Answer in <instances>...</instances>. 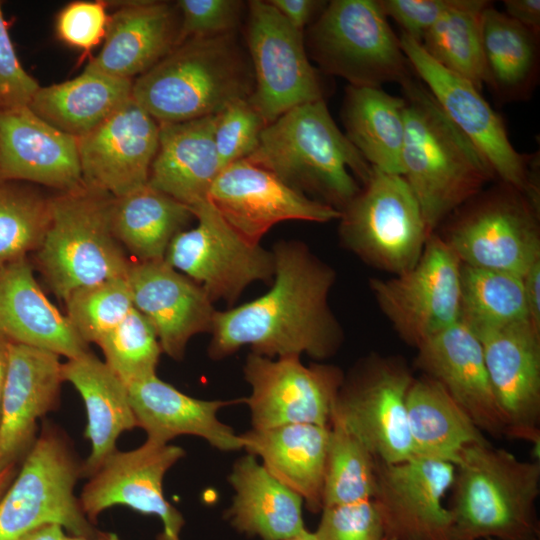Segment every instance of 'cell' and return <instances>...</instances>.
Returning a JSON list of instances; mask_svg holds the SVG:
<instances>
[{"label": "cell", "mask_w": 540, "mask_h": 540, "mask_svg": "<svg viewBox=\"0 0 540 540\" xmlns=\"http://www.w3.org/2000/svg\"><path fill=\"white\" fill-rule=\"evenodd\" d=\"M417 367L440 383L482 432L506 435L481 344L461 320L416 347Z\"/></svg>", "instance_id": "25"}, {"label": "cell", "mask_w": 540, "mask_h": 540, "mask_svg": "<svg viewBox=\"0 0 540 540\" xmlns=\"http://www.w3.org/2000/svg\"><path fill=\"white\" fill-rule=\"evenodd\" d=\"M39 87L15 53L0 4V108L29 105Z\"/></svg>", "instance_id": "48"}, {"label": "cell", "mask_w": 540, "mask_h": 540, "mask_svg": "<svg viewBox=\"0 0 540 540\" xmlns=\"http://www.w3.org/2000/svg\"><path fill=\"white\" fill-rule=\"evenodd\" d=\"M77 139L86 187L120 198L148 184L159 146V123L132 96Z\"/></svg>", "instance_id": "20"}, {"label": "cell", "mask_w": 540, "mask_h": 540, "mask_svg": "<svg viewBox=\"0 0 540 540\" xmlns=\"http://www.w3.org/2000/svg\"><path fill=\"white\" fill-rule=\"evenodd\" d=\"M401 88L405 101L402 177L433 234L448 215L480 194L496 177L419 79L411 78Z\"/></svg>", "instance_id": "2"}, {"label": "cell", "mask_w": 540, "mask_h": 540, "mask_svg": "<svg viewBox=\"0 0 540 540\" xmlns=\"http://www.w3.org/2000/svg\"><path fill=\"white\" fill-rule=\"evenodd\" d=\"M523 285L528 320L540 331V260L523 276Z\"/></svg>", "instance_id": "51"}, {"label": "cell", "mask_w": 540, "mask_h": 540, "mask_svg": "<svg viewBox=\"0 0 540 540\" xmlns=\"http://www.w3.org/2000/svg\"><path fill=\"white\" fill-rule=\"evenodd\" d=\"M229 482L235 495L227 517L239 532L261 540H287L305 528L303 499L274 478L257 457L234 464Z\"/></svg>", "instance_id": "32"}, {"label": "cell", "mask_w": 540, "mask_h": 540, "mask_svg": "<svg viewBox=\"0 0 540 540\" xmlns=\"http://www.w3.org/2000/svg\"><path fill=\"white\" fill-rule=\"evenodd\" d=\"M403 97L381 88L348 85L341 118L345 135L374 168L402 176L404 141Z\"/></svg>", "instance_id": "34"}, {"label": "cell", "mask_w": 540, "mask_h": 540, "mask_svg": "<svg viewBox=\"0 0 540 540\" xmlns=\"http://www.w3.org/2000/svg\"><path fill=\"white\" fill-rule=\"evenodd\" d=\"M237 0H180L181 14L177 45L189 39L236 33L244 8Z\"/></svg>", "instance_id": "45"}, {"label": "cell", "mask_w": 540, "mask_h": 540, "mask_svg": "<svg viewBox=\"0 0 540 540\" xmlns=\"http://www.w3.org/2000/svg\"><path fill=\"white\" fill-rule=\"evenodd\" d=\"M12 473H13V466H9L3 470H0V498L4 493L5 487L9 483Z\"/></svg>", "instance_id": "56"}, {"label": "cell", "mask_w": 540, "mask_h": 540, "mask_svg": "<svg viewBox=\"0 0 540 540\" xmlns=\"http://www.w3.org/2000/svg\"><path fill=\"white\" fill-rule=\"evenodd\" d=\"M295 29L302 31L312 17L325 7V1L270 0L268 1Z\"/></svg>", "instance_id": "50"}, {"label": "cell", "mask_w": 540, "mask_h": 540, "mask_svg": "<svg viewBox=\"0 0 540 540\" xmlns=\"http://www.w3.org/2000/svg\"><path fill=\"white\" fill-rule=\"evenodd\" d=\"M505 14L535 34L540 32L539 0H505Z\"/></svg>", "instance_id": "52"}, {"label": "cell", "mask_w": 540, "mask_h": 540, "mask_svg": "<svg viewBox=\"0 0 540 540\" xmlns=\"http://www.w3.org/2000/svg\"><path fill=\"white\" fill-rule=\"evenodd\" d=\"M451 487L454 540H536L539 461L519 460L486 439L462 451Z\"/></svg>", "instance_id": "5"}, {"label": "cell", "mask_w": 540, "mask_h": 540, "mask_svg": "<svg viewBox=\"0 0 540 540\" xmlns=\"http://www.w3.org/2000/svg\"><path fill=\"white\" fill-rule=\"evenodd\" d=\"M191 211L198 224L172 239L164 260L199 284L213 303L232 306L250 284L273 280L272 251L243 239L208 200Z\"/></svg>", "instance_id": "12"}, {"label": "cell", "mask_w": 540, "mask_h": 540, "mask_svg": "<svg viewBox=\"0 0 540 540\" xmlns=\"http://www.w3.org/2000/svg\"><path fill=\"white\" fill-rule=\"evenodd\" d=\"M114 197L83 186L50 199V220L37 252L39 267L57 298L127 277L132 261L112 227Z\"/></svg>", "instance_id": "6"}, {"label": "cell", "mask_w": 540, "mask_h": 540, "mask_svg": "<svg viewBox=\"0 0 540 540\" xmlns=\"http://www.w3.org/2000/svg\"><path fill=\"white\" fill-rule=\"evenodd\" d=\"M216 115L159 124V146L148 184L190 209L208 200L221 171L215 142Z\"/></svg>", "instance_id": "29"}, {"label": "cell", "mask_w": 540, "mask_h": 540, "mask_svg": "<svg viewBox=\"0 0 540 540\" xmlns=\"http://www.w3.org/2000/svg\"><path fill=\"white\" fill-rule=\"evenodd\" d=\"M247 6V53L254 76L248 100L268 125L294 107L323 99V90L303 32L268 1L252 0Z\"/></svg>", "instance_id": "13"}, {"label": "cell", "mask_w": 540, "mask_h": 540, "mask_svg": "<svg viewBox=\"0 0 540 540\" xmlns=\"http://www.w3.org/2000/svg\"><path fill=\"white\" fill-rule=\"evenodd\" d=\"M271 251V288L237 307L216 310L208 347L212 359L243 346L268 358L325 359L341 346L343 330L329 305L335 270L298 240H281Z\"/></svg>", "instance_id": "1"}, {"label": "cell", "mask_w": 540, "mask_h": 540, "mask_svg": "<svg viewBox=\"0 0 540 540\" xmlns=\"http://www.w3.org/2000/svg\"><path fill=\"white\" fill-rule=\"evenodd\" d=\"M50 220V199L0 186V266L37 251Z\"/></svg>", "instance_id": "43"}, {"label": "cell", "mask_w": 540, "mask_h": 540, "mask_svg": "<svg viewBox=\"0 0 540 540\" xmlns=\"http://www.w3.org/2000/svg\"><path fill=\"white\" fill-rule=\"evenodd\" d=\"M406 410L414 457L455 466L466 447L486 440L443 386L426 375L413 379Z\"/></svg>", "instance_id": "33"}, {"label": "cell", "mask_w": 540, "mask_h": 540, "mask_svg": "<svg viewBox=\"0 0 540 540\" xmlns=\"http://www.w3.org/2000/svg\"><path fill=\"white\" fill-rule=\"evenodd\" d=\"M342 243L369 265L394 275L411 269L431 235L406 180L372 167L367 182L341 210Z\"/></svg>", "instance_id": "9"}, {"label": "cell", "mask_w": 540, "mask_h": 540, "mask_svg": "<svg viewBox=\"0 0 540 540\" xmlns=\"http://www.w3.org/2000/svg\"><path fill=\"white\" fill-rule=\"evenodd\" d=\"M195 218L189 207L149 184L112 205V227L137 261L163 260L172 239Z\"/></svg>", "instance_id": "36"}, {"label": "cell", "mask_w": 540, "mask_h": 540, "mask_svg": "<svg viewBox=\"0 0 540 540\" xmlns=\"http://www.w3.org/2000/svg\"><path fill=\"white\" fill-rule=\"evenodd\" d=\"M243 372L251 387L244 401L250 410L252 429L288 424L330 427L345 377L338 367L306 366L298 356L274 359L250 353Z\"/></svg>", "instance_id": "16"}, {"label": "cell", "mask_w": 540, "mask_h": 540, "mask_svg": "<svg viewBox=\"0 0 540 540\" xmlns=\"http://www.w3.org/2000/svg\"><path fill=\"white\" fill-rule=\"evenodd\" d=\"M10 340L0 332V405L8 367V351Z\"/></svg>", "instance_id": "54"}, {"label": "cell", "mask_w": 540, "mask_h": 540, "mask_svg": "<svg viewBox=\"0 0 540 540\" xmlns=\"http://www.w3.org/2000/svg\"><path fill=\"white\" fill-rule=\"evenodd\" d=\"M486 83L502 98L526 95L536 80L538 35L488 5L482 15Z\"/></svg>", "instance_id": "37"}, {"label": "cell", "mask_w": 540, "mask_h": 540, "mask_svg": "<svg viewBox=\"0 0 540 540\" xmlns=\"http://www.w3.org/2000/svg\"><path fill=\"white\" fill-rule=\"evenodd\" d=\"M482 347L506 436L540 442V331L529 320L473 331Z\"/></svg>", "instance_id": "21"}, {"label": "cell", "mask_w": 540, "mask_h": 540, "mask_svg": "<svg viewBox=\"0 0 540 540\" xmlns=\"http://www.w3.org/2000/svg\"><path fill=\"white\" fill-rule=\"evenodd\" d=\"M246 159L340 212L361 189L356 178L364 185L372 172L324 99L294 107L266 125Z\"/></svg>", "instance_id": "3"}, {"label": "cell", "mask_w": 540, "mask_h": 540, "mask_svg": "<svg viewBox=\"0 0 540 540\" xmlns=\"http://www.w3.org/2000/svg\"><path fill=\"white\" fill-rule=\"evenodd\" d=\"M179 26L176 10L166 2L126 4L110 16L103 46L85 70L131 80L177 46Z\"/></svg>", "instance_id": "28"}, {"label": "cell", "mask_w": 540, "mask_h": 540, "mask_svg": "<svg viewBox=\"0 0 540 540\" xmlns=\"http://www.w3.org/2000/svg\"><path fill=\"white\" fill-rule=\"evenodd\" d=\"M505 187L476 200L444 239L463 265L523 277L540 260L536 209Z\"/></svg>", "instance_id": "15"}, {"label": "cell", "mask_w": 540, "mask_h": 540, "mask_svg": "<svg viewBox=\"0 0 540 540\" xmlns=\"http://www.w3.org/2000/svg\"><path fill=\"white\" fill-rule=\"evenodd\" d=\"M59 357L10 341L0 405V470L28 453L37 420L58 406L64 382Z\"/></svg>", "instance_id": "24"}, {"label": "cell", "mask_w": 540, "mask_h": 540, "mask_svg": "<svg viewBox=\"0 0 540 540\" xmlns=\"http://www.w3.org/2000/svg\"><path fill=\"white\" fill-rule=\"evenodd\" d=\"M310 55L328 74L351 86L403 85L412 68L375 0H332L308 30Z\"/></svg>", "instance_id": "7"}, {"label": "cell", "mask_w": 540, "mask_h": 540, "mask_svg": "<svg viewBox=\"0 0 540 540\" xmlns=\"http://www.w3.org/2000/svg\"><path fill=\"white\" fill-rule=\"evenodd\" d=\"M401 48L418 79L430 91L450 121L472 142L495 177L526 193L531 161L509 140L502 117L467 79L434 61L419 42L401 33Z\"/></svg>", "instance_id": "14"}, {"label": "cell", "mask_w": 540, "mask_h": 540, "mask_svg": "<svg viewBox=\"0 0 540 540\" xmlns=\"http://www.w3.org/2000/svg\"><path fill=\"white\" fill-rule=\"evenodd\" d=\"M253 89L248 53L232 33L177 45L133 82L131 96L165 124L216 115Z\"/></svg>", "instance_id": "4"}, {"label": "cell", "mask_w": 540, "mask_h": 540, "mask_svg": "<svg viewBox=\"0 0 540 540\" xmlns=\"http://www.w3.org/2000/svg\"><path fill=\"white\" fill-rule=\"evenodd\" d=\"M0 179L36 182L63 192L84 185L78 139L31 108H0Z\"/></svg>", "instance_id": "23"}, {"label": "cell", "mask_w": 540, "mask_h": 540, "mask_svg": "<svg viewBox=\"0 0 540 540\" xmlns=\"http://www.w3.org/2000/svg\"><path fill=\"white\" fill-rule=\"evenodd\" d=\"M287 540H317L314 533L309 532L307 529H304L299 534L287 539Z\"/></svg>", "instance_id": "57"}, {"label": "cell", "mask_w": 540, "mask_h": 540, "mask_svg": "<svg viewBox=\"0 0 540 540\" xmlns=\"http://www.w3.org/2000/svg\"><path fill=\"white\" fill-rule=\"evenodd\" d=\"M64 540H120L117 535L111 533H100L94 537H84V536H65Z\"/></svg>", "instance_id": "55"}, {"label": "cell", "mask_w": 540, "mask_h": 540, "mask_svg": "<svg viewBox=\"0 0 540 540\" xmlns=\"http://www.w3.org/2000/svg\"><path fill=\"white\" fill-rule=\"evenodd\" d=\"M316 532L317 540H386L378 509L372 499L326 506Z\"/></svg>", "instance_id": "46"}, {"label": "cell", "mask_w": 540, "mask_h": 540, "mask_svg": "<svg viewBox=\"0 0 540 540\" xmlns=\"http://www.w3.org/2000/svg\"><path fill=\"white\" fill-rule=\"evenodd\" d=\"M455 466L413 457L388 464L376 460L373 495L386 540H454L452 516L443 505Z\"/></svg>", "instance_id": "18"}, {"label": "cell", "mask_w": 540, "mask_h": 540, "mask_svg": "<svg viewBox=\"0 0 540 540\" xmlns=\"http://www.w3.org/2000/svg\"><path fill=\"white\" fill-rule=\"evenodd\" d=\"M64 302L66 316L87 344H97L134 308L127 277L79 288Z\"/></svg>", "instance_id": "42"}, {"label": "cell", "mask_w": 540, "mask_h": 540, "mask_svg": "<svg viewBox=\"0 0 540 540\" xmlns=\"http://www.w3.org/2000/svg\"><path fill=\"white\" fill-rule=\"evenodd\" d=\"M266 125L248 99L236 100L216 114L214 142L221 170L248 158Z\"/></svg>", "instance_id": "44"}, {"label": "cell", "mask_w": 540, "mask_h": 540, "mask_svg": "<svg viewBox=\"0 0 540 540\" xmlns=\"http://www.w3.org/2000/svg\"><path fill=\"white\" fill-rule=\"evenodd\" d=\"M413 377L396 358L373 356L344 377L332 414L377 461L394 464L414 457L406 396Z\"/></svg>", "instance_id": "10"}, {"label": "cell", "mask_w": 540, "mask_h": 540, "mask_svg": "<svg viewBox=\"0 0 540 540\" xmlns=\"http://www.w3.org/2000/svg\"><path fill=\"white\" fill-rule=\"evenodd\" d=\"M80 477L82 464L66 436L54 425H43L17 478L0 498V540H19L47 524L74 536L100 534L74 495Z\"/></svg>", "instance_id": "8"}, {"label": "cell", "mask_w": 540, "mask_h": 540, "mask_svg": "<svg viewBox=\"0 0 540 540\" xmlns=\"http://www.w3.org/2000/svg\"><path fill=\"white\" fill-rule=\"evenodd\" d=\"M240 436L243 449L260 457L265 469L297 493L310 511L322 510L330 427L288 424L252 429Z\"/></svg>", "instance_id": "30"}, {"label": "cell", "mask_w": 540, "mask_h": 540, "mask_svg": "<svg viewBox=\"0 0 540 540\" xmlns=\"http://www.w3.org/2000/svg\"><path fill=\"white\" fill-rule=\"evenodd\" d=\"M462 263L444 238L431 234L418 262L389 279H371L382 313L417 347L460 321Z\"/></svg>", "instance_id": "11"}, {"label": "cell", "mask_w": 540, "mask_h": 540, "mask_svg": "<svg viewBox=\"0 0 540 540\" xmlns=\"http://www.w3.org/2000/svg\"><path fill=\"white\" fill-rule=\"evenodd\" d=\"M137 427L147 439L167 444L179 435H193L222 451L243 449V440L221 422L218 411L236 401L201 400L190 397L157 375L127 385Z\"/></svg>", "instance_id": "27"}, {"label": "cell", "mask_w": 540, "mask_h": 540, "mask_svg": "<svg viewBox=\"0 0 540 540\" xmlns=\"http://www.w3.org/2000/svg\"><path fill=\"white\" fill-rule=\"evenodd\" d=\"M64 381L80 393L87 411L85 438L91 452L82 464V476H92L113 454L116 442L124 431L137 427L127 386L90 351L68 359L61 366Z\"/></svg>", "instance_id": "31"}, {"label": "cell", "mask_w": 540, "mask_h": 540, "mask_svg": "<svg viewBox=\"0 0 540 540\" xmlns=\"http://www.w3.org/2000/svg\"><path fill=\"white\" fill-rule=\"evenodd\" d=\"M0 332L11 342L68 359L89 352L68 317L41 290L27 257L0 266Z\"/></svg>", "instance_id": "26"}, {"label": "cell", "mask_w": 540, "mask_h": 540, "mask_svg": "<svg viewBox=\"0 0 540 540\" xmlns=\"http://www.w3.org/2000/svg\"><path fill=\"white\" fill-rule=\"evenodd\" d=\"M184 455L179 446L148 439L134 450H116L85 484L79 498L84 514L94 523L105 509L127 506L160 518L163 531L158 540H180L184 518L165 499L162 483L166 472Z\"/></svg>", "instance_id": "19"}, {"label": "cell", "mask_w": 540, "mask_h": 540, "mask_svg": "<svg viewBox=\"0 0 540 540\" xmlns=\"http://www.w3.org/2000/svg\"><path fill=\"white\" fill-rule=\"evenodd\" d=\"M460 320L473 331L528 320L523 277L462 264Z\"/></svg>", "instance_id": "39"}, {"label": "cell", "mask_w": 540, "mask_h": 540, "mask_svg": "<svg viewBox=\"0 0 540 540\" xmlns=\"http://www.w3.org/2000/svg\"><path fill=\"white\" fill-rule=\"evenodd\" d=\"M109 20L103 3L76 1L60 11L56 30L65 43L89 51L104 40Z\"/></svg>", "instance_id": "47"}, {"label": "cell", "mask_w": 540, "mask_h": 540, "mask_svg": "<svg viewBox=\"0 0 540 540\" xmlns=\"http://www.w3.org/2000/svg\"><path fill=\"white\" fill-rule=\"evenodd\" d=\"M208 201L236 233L252 244H260L263 236L283 221L326 223L341 216L336 208L309 198L247 159L220 171Z\"/></svg>", "instance_id": "17"}, {"label": "cell", "mask_w": 540, "mask_h": 540, "mask_svg": "<svg viewBox=\"0 0 540 540\" xmlns=\"http://www.w3.org/2000/svg\"><path fill=\"white\" fill-rule=\"evenodd\" d=\"M377 3L386 18H392L402 28L403 34L420 43L451 0H377Z\"/></svg>", "instance_id": "49"}, {"label": "cell", "mask_w": 540, "mask_h": 540, "mask_svg": "<svg viewBox=\"0 0 540 540\" xmlns=\"http://www.w3.org/2000/svg\"><path fill=\"white\" fill-rule=\"evenodd\" d=\"M376 459L340 423L332 421L323 482L322 508L373 498Z\"/></svg>", "instance_id": "40"}, {"label": "cell", "mask_w": 540, "mask_h": 540, "mask_svg": "<svg viewBox=\"0 0 540 540\" xmlns=\"http://www.w3.org/2000/svg\"><path fill=\"white\" fill-rule=\"evenodd\" d=\"M127 279L134 308L148 319L162 352L171 358L182 359L193 336L210 333L213 302L199 284L164 259L131 262Z\"/></svg>", "instance_id": "22"}, {"label": "cell", "mask_w": 540, "mask_h": 540, "mask_svg": "<svg viewBox=\"0 0 540 540\" xmlns=\"http://www.w3.org/2000/svg\"><path fill=\"white\" fill-rule=\"evenodd\" d=\"M65 536L63 527L47 524L30 531L19 540H64Z\"/></svg>", "instance_id": "53"}, {"label": "cell", "mask_w": 540, "mask_h": 540, "mask_svg": "<svg viewBox=\"0 0 540 540\" xmlns=\"http://www.w3.org/2000/svg\"><path fill=\"white\" fill-rule=\"evenodd\" d=\"M132 84L84 69L71 80L39 87L28 106L52 126L79 138L131 97Z\"/></svg>", "instance_id": "35"}, {"label": "cell", "mask_w": 540, "mask_h": 540, "mask_svg": "<svg viewBox=\"0 0 540 540\" xmlns=\"http://www.w3.org/2000/svg\"><path fill=\"white\" fill-rule=\"evenodd\" d=\"M97 345L104 362L126 386L156 374L162 349L152 325L135 308Z\"/></svg>", "instance_id": "41"}, {"label": "cell", "mask_w": 540, "mask_h": 540, "mask_svg": "<svg viewBox=\"0 0 540 540\" xmlns=\"http://www.w3.org/2000/svg\"><path fill=\"white\" fill-rule=\"evenodd\" d=\"M485 540H497V539H494V538H486Z\"/></svg>", "instance_id": "58"}, {"label": "cell", "mask_w": 540, "mask_h": 540, "mask_svg": "<svg viewBox=\"0 0 540 540\" xmlns=\"http://www.w3.org/2000/svg\"><path fill=\"white\" fill-rule=\"evenodd\" d=\"M490 4L485 0H451L420 42L434 61L478 90L487 79L481 27L483 11Z\"/></svg>", "instance_id": "38"}]
</instances>
